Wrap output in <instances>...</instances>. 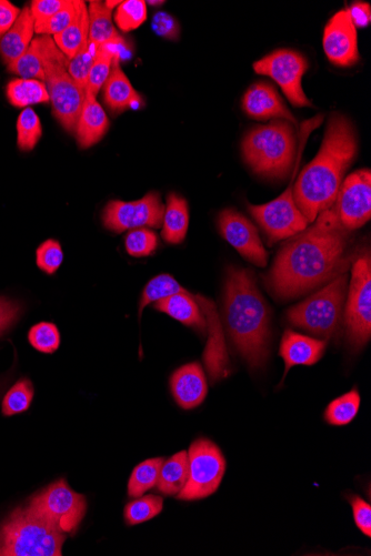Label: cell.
<instances>
[{
	"instance_id": "1",
	"label": "cell",
	"mask_w": 371,
	"mask_h": 556,
	"mask_svg": "<svg viewBox=\"0 0 371 556\" xmlns=\"http://www.w3.org/2000/svg\"><path fill=\"white\" fill-rule=\"evenodd\" d=\"M314 222L279 251L265 277L266 288L279 300L304 296L348 270V230L336 205L320 212Z\"/></svg>"
},
{
	"instance_id": "2",
	"label": "cell",
	"mask_w": 371,
	"mask_h": 556,
	"mask_svg": "<svg viewBox=\"0 0 371 556\" xmlns=\"http://www.w3.org/2000/svg\"><path fill=\"white\" fill-rule=\"evenodd\" d=\"M357 154L356 131L349 119L334 114L329 119L322 148L300 173L294 199L308 224L333 207L343 178Z\"/></svg>"
},
{
	"instance_id": "3",
	"label": "cell",
	"mask_w": 371,
	"mask_h": 556,
	"mask_svg": "<svg viewBox=\"0 0 371 556\" xmlns=\"http://www.w3.org/2000/svg\"><path fill=\"white\" fill-rule=\"evenodd\" d=\"M224 317L230 340L248 366H265L269 356L270 311L252 272L230 267L225 283Z\"/></svg>"
},
{
	"instance_id": "4",
	"label": "cell",
	"mask_w": 371,
	"mask_h": 556,
	"mask_svg": "<svg viewBox=\"0 0 371 556\" xmlns=\"http://www.w3.org/2000/svg\"><path fill=\"white\" fill-rule=\"evenodd\" d=\"M293 124L275 119L250 130L243 141L245 159L256 174L269 178L287 177L296 156Z\"/></svg>"
},
{
	"instance_id": "5",
	"label": "cell",
	"mask_w": 371,
	"mask_h": 556,
	"mask_svg": "<svg viewBox=\"0 0 371 556\" xmlns=\"http://www.w3.org/2000/svg\"><path fill=\"white\" fill-rule=\"evenodd\" d=\"M66 533L27 507L17 508L0 523L2 556H60Z\"/></svg>"
},
{
	"instance_id": "6",
	"label": "cell",
	"mask_w": 371,
	"mask_h": 556,
	"mask_svg": "<svg viewBox=\"0 0 371 556\" xmlns=\"http://www.w3.org/2000/svg\"><path fill=\"white\" fill-rule=\"evenodd\" d=\"M348 279L347 272H343L313 296L290 308L287 311L290 325L326 340L338 338L342 333Z\"/></svg>"
},
{
	"instance_id": "7",
	"label": "cell",
	"mask_w": 371,
	"mask_h": 556,
	"mask_svg": "<svg viewBox=\"0 0 371 556\" xmlns=\"http://www.w3.org/2000/svg\"><path fill=\"white\" fill-rule=\"evenodd\" d=\"M45 72V84L53 114L68 133H75L82 113L86 92L68 74L69 58L60 50L50 36H39Z\"/></svg>"
},
{
	"instance_id": "8",
	"label": "cell",
	"mask_w": 371,
	"mask_h": 556,
	"mask_svg": "<svg viewBox=\"0 0 371 556\" xmlns=\"http://www.w3.org/2000/svg\"><path fill=\"white\" fill-rule=\"evenodd\" d=\"M189 475L185 488L177 494L179 500L195 501L214 494L226 471L224 454L216 444L199 439L188 451Z\"/></svg>"
},
{
	"instance_id": "9",
	"label": "cell",
	"mask_w": 371,
	"mask_h": 556,
	"mask_svg": "<svg viewBox=\"0 0 371 556\" xmlns=\"http://www.w3.org/2000/svg\"><path fill=\"white\" fill-rule=\"evenodd\" d=\"M344 317L350 345L355 349L366 346L371 336V259L369 252L354 262Z\"/></svg>"
},
{
	"instance_id": "10",
	"label": "cell",
	"mask_w": 371,
	"mask_h": 556,
	"mask_svg": "<svg viewBox=\"0 0 371 556\" xmlns=\"http://www.w3.org/2000/svg\"><path fill=\"white\" fill-rule=\"evenodd\" d=\"M26 507L67 534L75 532L82 523L87 502L84 495L70 489L62 479L36 494Z\"/></svg>"
},
{
	"instance_id": "11",
	"label": "cell",
	"mask_w": 371,
	"mask_h": 556,
	"mask_svg": "<svg viewBox=\"0 0 371 556\" xmlns=\"http://www.w3.org/2000/svg\"><path fill=\"white\" fill-rule=\"evenodd\" d=\"M257 74L273 78L286 97L296 107L312 106L303 89V77L308 69L307 59L295 50L279 49L254 64Z\"/></svg>"
},
{
	"instance_id": "12",
	"label": "cell",
	"mask_w": 371,
	"mask_h": 556,
	"mask_svg": "<svg viewBox=\"0 0 371 556\" xmlns=\"http://www.w3.org/2000/svg\"><path fill=\"white\" fill-rule=\"evenodd\" d=\"M248 210L266 232L270 245L300 234L309 225L296 205L292 185L277 199L262 206L248 205Z\"/></svg>"
},
{
	"instance_id": "13",
	"label": "cell",
	"mask_w": 371,
	"mask_h": 556,
	"mask_svg": "<svg viewBox=\"0 0 371 556\" xmlns=\"http://www.w3.org/2000/svg\"><path fill=\"white\" fill-rule=\"evenodd\" d=\"M164 214L162 197L153 191L133 202L109 201L103 212V222L108 230L122 234L137 228H159L163 225Z\"/></svg>"
},
{
	"instance_id": "14",
	"label": "cell",
	"mask_w": 371,
	"mask_h": 556,
	"mask_svg": "<svg viewBox=\"0 0 371 556\" xmlns=\"http://www.w3.org/2000/svg\"><path fill=\"white\" fill-rule=\"evenodd\" d=\"M340 222L347 230L363 227L371 217V174L362 169L340 186L335 202Z\"/></svg>"
},
{
	"instance_id": "15",
	"label": "cell",
	"mask_w": 371,
	"mask_h": 556,
	"mask_svg": "<svg viewBox=\"0 0 371 556\" xmlns=\"http://www.w3.org/2000/svg\"><path fill=\"white\" fill-rule=\"evenodd\" d=\"M218 226L240 255L258 267H266L268 255L252 222L236 210L226 209L219 215Z\"/></svg>"
},
{
	"instance_id": "16",
	"label": "cell",
	"mask_w": 371,
	"mask_h": 556,
	"mask_svg": "<svg viewBox=\"0 0 371 556\" xmlns=\"http://www.w3.org/2000/svg\"><path fill=\"white\" fill-rule=\"evenodd\" d=\"M324 50L330 63L354 66L359 60L357 30L348 8L329 20L324 33Z\"/></svg>"
},
{
	"instance_id": "17",
	"label": "cell",
	"mask_w": 371,
	"mask_h": 556,
	"mask_svg": "<svg viewBox=\"0 0 371 556\" xmlns=\"http://www.w3.org/2000/svg\"><path fill=\"white\" fill-rule=\"evenodd\" d=\"M243 108L249 117L257 120L282 119L297 124L273 85L257 83L250 87L243 99Z\"/></svg>"
},
{
	"instance_id": "18",
	"label": "cell",
	"mask_w": 371,
	"mask_h": 556,
	"mask_svg": "<svg viewBox=\"0 0 371 556\" xmlns=\"http://www.w3.org/2000/svg\"><path fill=\"white\" fill-rule=\"evenodd\" d=\"M170 389L180 408L192 410L207 397V378L199 363H189L176 370L170 379Z\"/></svg>"
},
{
	"instance_id": "19",
	"label": "cell",
	"mask_w": 371,
	"mask_h": 556,
	"mask_svg": "<svg viewBox=\"0 0 371 556\" xmlns=\"http://www.w3.org/2000/svg\"><path fill=\"white\" fill-rule=\"evenodd\" d=\"M325 350V341L287 330L284 333L279 350V355L285 362L284 379L289 370L296 366H314L323 358Z\"/></svg>"
},
{
	"instance_id": "20",
	"label": "cell",
	"mask_w": 371,
	"mask_h": 556,
	"mask_svg": "<svg viewBox=\"0 0 371 556\" xmlns=\"http://www.w3.org/2000/svg\"><path fill=\"white\" fill-rule=\"evenodd\" d=\"M109 120L96 96L86 93L82 113H80L75 134L80 148L86 149L99 143L106 135Z\"/></svg>"
},
{
	"instance_id": "21",
	"label": "cell",
	"mask_w": 371,
	"mask_h": 556,
	"mask_svg": "<svg viewBox=\"0 0 371 556\" xmlns=\"http://www.w3.org/2000/svg\"><path fill=\"white\" fill-rule=\"evenodd\" d=\"M105 105L114 114L143 103L142 97L136 92L129 79L119 65V57L116 56L110 70V75L104 85Z\"/></svg>"
},
{
	"instance_id": "22",
	"label": "cell",
	"mask_w": 371,
	"mask_h": 556,
	"mask_svg": "<svg viewBox=\"0 0 371 556\" xmlns=\"http://www.w3.org/2000/svg\"><path fill=\"white\" fill-rule=\"evenodd\" d=\"M34 34L35 19L30 13V8L26 6L20 13L15 25L0 39V57H2L6 66L13 64L26 52L33 42Z\"/></svg>"
},
{
	"instance_id": "23",
	"label": "cell",
	"mask_w": 371,
	"mask_h": 556,
	"mask_svg": "<svg viewBox=\"0 0 371 556\" xmlns=\"http://www.w3.org/2000/svg\"><path fill=\"white\" fill-rule=\"evenodd\" d=\"M113 10L99 0L89 3V37L90 43L98 48L122 42L112 20Z\"/></svg>"
},
{
	"instance_id": "24",
	"label": "cell",
	"mask_w": 371,
	"mask_h": 556,
	"mask_svg": "<svg viewBox=\"0 0 371 556\" xmlns=\"http://www.w3.org/2000/svg\"><path fill=\"white\" fill-rule=\"evenodd\" d=\"M189 225L187 201L176 194H169L163 218L162 236L168 244L179 245L185 240Z\"/></svg>"
},
{
	"instance_id": "25",
	"label": "cell",
	"mask_w": 371,
	"mask_h": 556,
	"mask_svg": "<svg viewBox=\"0 0 371 556\" xmlns=\"http://www.w3.org/2000/svg\"><path fill=\"white\" fill-rule=\"evenodd\" d=\"M89 37V15L85 2L77 3V15L72 23L64 32L54 36L57 47L69 58L73 59L88 43Z\"/></svg>"
},
{
	"instance_id": "26",
	"label": "cell",
	"mask_w": 371,
	"mask_h": 556,
	"mask_svg": "<svg viewBox=\"0 0 371 556\" xmlns=\"http://www.w3.org/2000/svg\"><path fill=\"white\" fill-rule=\"evenodd\" d=\"M189 461L188 452H178L164 462L160 469L157 490L164 495H177L182 492L188 480Z\"/></svg>"
},
{
	"instance_id": "27",
	"label": "cell",
	"mask_w": 371,
	"mask_h": 556,
	"mask_svg": "<svg viewBox=\"0 0 371 556\" xmlns=\"http://www.w3.org/2000/svg\"><path fill=\"white\" fill-rule=\"evenodd\" d=\"M6 97L9 103L17 108H28L49 101L46 84L37 79L16 78L10 80L6 86Z\"/></svg>"
},
{
	"instance_id": "28",
	"label": "cell",
	"mask_w": 371,
	"mask_h": 556,
	"mask_svg": "<svg viewBox=\"0 0 371 556\" xmlns=\"http://www.w3.org/2000/svg\"><path fill=\"white\" fill-rule=\"evenodd\" d=\"M164 462V458H154L137 465L128 482L130 498L143 497L145 492L156 487Z\"/></svg>"
},
{
	"instance_id": "29",
	"label": "cell",
	"mask_w": 371,
	"mask_h": 556,
	"mask_svg": "<svg viewBox=\"0 0 371 556\" xmlns=\"http://www.w3.org/2000/svg\"><path fill=\"white\" fill-rule=\"evenodd\" d=\"M360 408V396L357 389L329 403L325 411V420L330 426H347L357 417Z\"/></svg>"
},
{
	"instance_id": "30",
	"label": "cell",
	"mask_w": 371,
	"mask_h": 556,
	"mask_svg": "<svg viewBox=\"0 0 371 556\" xmlns=\"http://www.w3.org/2000/svg\"><path fill=\"white\" fill-rule=\"evenodd\" d=\"M8 72L24 79L45 80L42 53H40L39 38L33 39L26 52L13 64L7 66Z\"/></svg>"
},
{
	"instance_id": "31",
	"label": "cell",
	"mask_w": 371,
	"mask_h": 556,
	"mask_svg": "<svg viewBox=\"0 0 371 556\" xmlns=\"http://www.w3.org/2000/svg\"><path fill=\"white\" fill-rule=\"evenodd\" d=\"M43 136V127L32 108H25L17 119V145L22 151H32Z\"/></svg>"
},
{
	"instance_id": "32",
	"label": "cell",
	"mask_w": 371,
	"mask_h": 556,
	"mask_svg": "<svg viewBox=\"0 0 371 556\" xmlns=\"http://www.w3.org/2000/svg\"><path fill=\"white\" fill-rule=\"evenodd\" d=\"M164 508L163 498L157 495H147V497L129 502L124 511L125 521L130 527L147 522L162 513Z\"/></svg>"
},
{
	"instance_id": "33",
	"label": "cell",
	"mask_w": 371,
	"mask_h": 556,
	"mask_svg": "<svg viewBox=\"0 0 371 556\" xmlns=\"http://www.w3.org/2000/svg\"><path fill=\"white\" fill-rule=\"evenodd\" d=\"M34 386L29 379H22L15 383L10 389L4 400L2 411L5 417H12L15 414L27 411L34 399Z\"/></svg>"
},
{
	"instance_id": "34",
	"label": "cell",
	"mask_w": 371,
	"mask_h": 556,
	"mask_svg": "<svg viewBox=\"0 0 371 556\" xmlns=\"http://www.w3.org/2000/svg\"><path fill=\"white\" fill-rule=\"evenodd\" d=\"M146 19L147 3L144 0H126L120 3L115 13L116 25L125 33L139 28Z\"/></svg>"
},
{
	"instance_id": "35",
	"label": "cell",
	"mask_w": 371,
	"mask_h": 556,
	"mask_svg": "<svg viewBox=\"0 0 371 556\" xmlns=\"http://www.w3.org/2000/svg\"><path fill=\"white\" fill-rule=\"evenodd\" d=\"M115 57L116 55L108 49V46L98 48L95 62L88 76L86 93L97 96L110 75Z\"/></svg>"
},
{
	"instance_id": "36",
	"label": "cell",
	"mask_w": 371,
	"mask_h": 556,
	"mask_svg": "<svg viewBox=\"0 0 371 556\" xmlns=\"http://www.w3.org/2000/svg\"><path fill=\"white\" fill-rule=\"evenodd\" d=\"M97 52L98 47L90 43L88 40V43L79 50L76 57L69 60L67 68L68 74L72 76L76 84L85 90V92L90 69L93 67Z\"/></svg>"
},
{
	"instance_id": "37",
	"label": "cell",
	"mask_w": 371,
	"mask_h": 556,
	"mask_svg": "<svg viewBox=\"0 0 371 556\" xmlns=\"http://www.w3.org/2000/svg\"><path fill=\"white\" fill-rule=\"evenodd\" d=\"M125 246L132 257H147L153 255L158 247V237L154 231L146 228L130 230L126 236Z\"/></svg>"
},
{
	"instance_id": "38",
	"label": "cell",
	"mask_w": 371,
	"mask_h": 556,
	"mask_svg": "<svg viewBox=\"0 0 371 556\" xmlns=\"http://www.w3.org/2000/svg\"><path fill=\"white\" fill-rule=\"evenodd\" d=\"M28 340L37 351L43 353H54L60 345V335L53 323L40 322L30 329Z\"/></svg>"
},
{
	"instance_id": "39",
	"label": "cell",
	"mask_w": 371,
	"mask_h": 556,
	"mask_svg": "<svg viewBox=\"0 0 371 556\" xmlns=\"http://www.w3.org/2000/svg\"><path fill=\"white\" fill-rule=\"evenodd\" d=\"M78 0H69L68 5L53 17L43 23H35V33L38 35H58L72 25L77 15Z\"/></svg>"
},
{
	"instance_id": "40",
	"label": "cell",
	"mask_w": 371,
	"mask_h": 556,
	"mask_svg": "<svg viewBox=\"0 0 371 556\" xmlns=\"http://www.w3.org/2000/svg\"><path fill=\"white\" fill-rule=\"evenodd\" d=\"M63 260L64 252L57 240H46L36 250V264L47 275H54L62 266Z\"/></svg>"
},
{
	"instance_id": "41",
	"label": "cell",
	"mask_w": 371,
	"mask_h": 556,
	"mask_svg": "<svg viewBox=\"0 0 371 556\" xmlns=\"http://www.w3.org/2000/svg\"><path fill=\"white\" fill-rule=\"evenodd\" d=\"M350 504H352L354 521L360 531H362L366 537H371V507L358 495H350L348 497Z\"/></svg>"
},
{
	"instance_id": "42",
	"label": "cell",
	"mask_w": 371,
	"mask_h": 556,
	"mask_svg": "<svg viewBox=\"0 0 371 556\" xmlns=\"http://www.w3.org/2000/svg\"><path fill=\"white\" fill-rule=\"evenodd\" d=\"M69 0H34L29 6L35 23H43L50 17L56 15L60 10L65 8Z\"/></svg>"
},
{
	"instance_id": "43",
	"label": "cell",
	"mask_w": 371,
	"mask_h": 556,
	"mask_svg": "<svg viewBox=\"0 0 371 556\" xmlns=\"http://www.w3.org/2000/svg\"><path fill=\"white\" fill-rule=\"evenodd\" d=\"M152 27L159 37L168 40H177L179 38L180 27L177 20L165 12L155 14Z\"/></svg>"
},
{
	"instance_id": "44",
	"label": "cell",
	"mask_w": 371,
	"mask_h": 556,
	"mask_svg": "<svg viewBox=\"0 0 371 556\" xmlns=\"http://www.w3.org/2000/svg\"><path fill=\"white\" fill-rule=\"evenodd\" d=\"M20 315L17 302L0 298V336L14 325Z\"/></svg>"
},
{
	"instance_id": "45",
	"label": "cell",
	"mask_w": 371,
	"mask_h": 556,
	"mask_svg": "<svg viewBox=\"0 0 371 556\" xmlns=\"http://www.w3.org/2000/svg\"><path fill=\"white\" fill-rule=\"evenodd\" d=\"M20 13L22 10L8 0H0V39L15 25Z\"/></svg>"
},
{
	"instance_id": "46",
	"label": "cell",
	"mask_w": 371,
	"mask_h": 556,
	"mask_svg": "<svg viewBox=\"0 0 371 556\" xmlns=\"http://www.w3.org/2000/svg\"><path fill=\"white\" fill-rule=\"evenodd\" d=\"M355 27L364 28L371 22V7L368 3H355L348 8Z\"/></svg>"
},
{
	"instance_id": "47",
	"label": "cell",
	"mask_w": 371,
	"mask_h": 556,
	"mask_svg": "<svg viewBox=\"0 0 371 556\" xmlns=\"http://www.w3.org/2000/svg\"><path fill=\"white\" fill-rule=\"evenodd\" d=\"M120 3H122V2H110V0H108V2H106L105 4L110 10H114V8L116 6H119Z\"/></svg>"
},
{
	"instance_id": "48",
	"label": "cell",
	"mask_w": 371,
	"mask_h": 556,
	"mask_svg": "<svg viewBox=\"0 0 371 556\" xmlns=\"http://www.w3.org/2000/svg\"><path fill=\"white\" fill-rule=\"evenodd\" d=\"M150 5H162L164 2H149Z\"/></svg>"
},
{
	"instance_id": "49",
	"label": "cell",
	"mask_w": 371,
	"mask_h": 556,
	"mask_svg": "<svg viewBox=\"0 0 371 556\" xmlns=\"http://www.w3.org/2000/svg\"><path fill=\"white\" fill-rule=\"evenodd\" d=\"M0 556H2V553H0Z\"/></svg>"
}]
</instances>
